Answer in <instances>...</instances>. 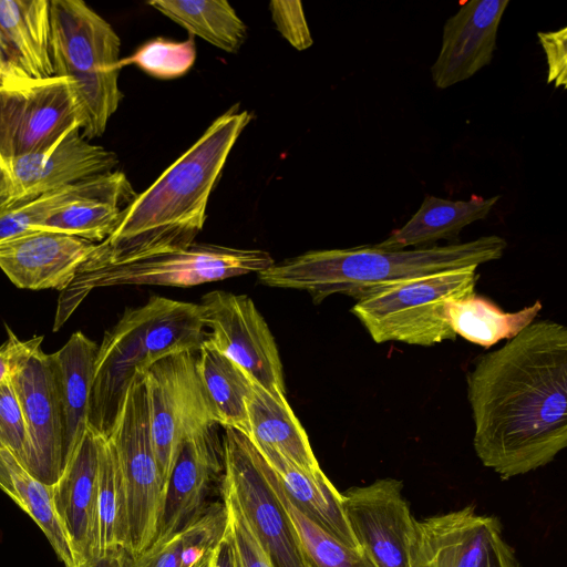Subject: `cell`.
<instances>
[{"label": "cell", "instance_id": "10", "mask_svg": "<svg viewBox=\"0 0 567 567\" xmlns=\"http://www.w3.org/2000/svg\"><path fill=\"white\" fill-rule=\"evenodd\" d=\"M81 124L74 83L66 76L0 86V159L49 150Z\"/></svg>", "mask_w": 567, "mask_h": 567}, {"label": "cell", "instance_id": "2", "mask_svg": "<svg viewBox=\"0 0 567 567\" xmlns=\"http://www.w3.org/2000/svg\"><path fill=\"white\" fill-rule=\"evenodd\" d=\"M252 118L231 106L123 209L113 233L80 268L120 265L181 250L195 243L209 196L238 137Z\"/></svg>", "mask_w": 567, "mask_h": 567}, {"label": "cell", "instance_id": "11", "mask_svg": "<svg viewBox=\"0 0 567 567\" xmlns=\"http://www.w3.org/2000/svg\"><path fill=\"white\" fill-rule=\"evenodd\" d=\"M206 340L257 384L286 395L282 363L275 338L255 302L224 290L205 293L198 303Z\"/></svg>", "mask_w": 567, "mask_h": 567}, {"label": "cell", "instance_id": "1", "mask_svg": "<svg viewBox=\"0 0 567 567\" xmlns=\"http://www.w3.org/2000/svg\"><path fill=\"white\" fill-rule=\"evenodd\" d=\"M482 464L503 480L543 467L567 446V329L533 321L477 358L466 375Z\"/></svg>", "mask_w": 567, "mask_h": 567}, {"label": "cell", "instance_id": "8", "mask_svg": "<svg viewBox=\"0 0 567 567\" xmlns=\"http://www.w3.org/2000/svg\"><path fill=\"white\" fill-rule=\"evenodd\" d=\"M221 486L236 498L271 567H307L295 528L275 493L266 461L244 434L225 429Z\"/></svg>", "mask_w": 567, "mask_h": 567}, {"label": "cell", "instance_id": "3", "mask_svg": "<svg viewBox=\"0 0 567 567\" xmlns=\"http://www.w3.org/2000/svg\"><path fill=\"white\" fill-rule=\"evenodd\" d=\"M506 247L504 238L488 235L411 249H384L377 244L320 249L274 262L257 275L265 286L308 292L316 305L332 295L357 301L414 278L478 268L502 258Z\"/></svg>", "mask_w": 567, "mask_h": 567}, {"label": "cell", "instance_id": "43", "mask_svg": "<svg viewBox=\"0 0 567 567\" xmlns=\"http://www.w3.org/2000/svg\"><path fill=\"white\" fill-rule=\"evenodd\" d=\"M482 567H522L514 549L499 536L495 539Z\"/></svg>", "mask_w": 567, "mask_h": 567}, {"label": "cell", "instance_id": "31", "mask_svg": "<svg viewBox=\"0 0 567 567\" xmlns=\"http://www.w3.org/2000/svg\"><path fill=\"white\" fill-rule=\"evenodd\" d=\"M128 523L124 484L110 439L100 436L96 496V556L127 548Z\"/></svg>", "mask_w": 567, "mask_h": 567}, {"label": "cell", "instance_id": "35", "mask_svg": "<svg viewBox=\"0 0 567 567\" xmlns=\"http://www.w3.org/2000/svg\"><path fill=\"white\" fill-rule=\"evenodd\" d=\"M86 179L33 199L0 206V245L23 234L38 230L42 221L82 192Z\"/></svg>", "mask_w": 567, "mask_h": 567}, {"label": "cell", "instance_id": "44", "mask_svg": "<svg viewBox=\"0 0 567 567\" xmlns=\"http://www.w3.org/2000/svg\"><path fill=\"white\" fill-rule=\"evenodd\" d=\"M214 567H238L233 544L226 530V526L215 547Z\"/></svg>", "mask_w": 567, "mask_h": 567}, {"label": "cell", "instance_id": "29", "mask_svg": "<svg viewBox=\"0 0 567 567\" xmlns=\"http://www.w3.org/2000/svg\"><path fill=\"white\" fill-rule=\"evenodd\" d=\"M148 6L179 24L192 35L236 53L247 38V27L225 0H153Z\"/></svg>", "mask_w": 567, "mask_h": 567}, {"label": "cell", "instance_id": "16", "mask_svg": "<svg viewBox=\"0 0 567 567\" xmlns=\"http://www.w3.org/2000/svg\"><path fill=\"white\" fill-rule=\"evenodd\" d=\"M223 471L221 444L218 445L213 429L194 433L179 443L152 545L171 538L209 507V494Z\"/></svg>", "mask_w": 567, "mask_h": 567}, {"label": "cell", "instance_id": "45", "mask_svg": "<svg viewBox=\"0 0 567 567\" xmlns=\"http://www.w3.org/2000/svg\"><path fill=\"white\" fill-rule=\"evenodd\" d=\"M124 549L115 548L102 555L91 557L76 567H125Z\"/></svg>", "mask_w": 567, "mask_h": 567}, {"label": "cell", "instance_id": "13", "mask_svg": "<svg viewBox=\"0 0 567 567\" xmlns=\"http://www.w3.org/2000/svg\"><path fill=\"white\" fill-rule=\"evenodd\" d=\"M402 491V481L385 477L341 493L350 528L377 567H409V547L416 519Z\"/></svg>", "mask_w": 567, "mask_h": 567}, {"label": "cell", "instance_id": "20", "mask_svg": "<svg viewBox=\"0 0 567 567\" xmlns=\"http://www.w3.org/2000/svg\"><path fill=\"white\" fill-rule=\"evenodd\" d=\"M99 444L100 436L87 427L60 478L51 486L76 566L96 556Z\"/></svg>", "mask_w": 567, "mask_h": 567}, {"label": "cell", "instance_id": "40", "mask_svg": "<svg viewBox=\"0 0 567 567\" xmlns=\"http://www.w3.org/2000/svg\"><path fill=\"white\" fill-rule=\"evenodd\" d=\"M8 338L0 346V385L12 381V378L27 364L30 358L41 348L43 336L29 340H20L6 326Z\"/></svg>", "mask_w": 567, "mask_h": 567}, {"label": "cell", "instance_id": "34", "mask_svg": "<svg viewBox=\"0 0 567 567\" xmlns=\"http://www.w3.org/2000/svg\"><path fill=\"white\" fill-rule=\"evenodd\" d=\"M226 526L223 502L212 503L193 523L163 543L152 545L138 555L124 549L125 567H182L185 548L193 540L209 534H221Z\"/></svg>", "mask_w": 567, "mask_h": 567}, {"label": "cell", "instance_id": "32", "mask_svg": "<svg viewBox=\"0 0 567 567\" xmlns=\"http://www.w3.org/2000/svg\"><path fill=\"white\" fill-rule=\"evenodd\" d=\"M266 472L295 528L307 567H377L361 549L343 545L303 515L267 462Z\"/></svg>", "mask_w": 567, "mask_h": 567}, {"label": "cell", "instance_id": "38", "mask_svg": "<svg viewBox=\"0 0 567 567\" xmlns=\"http://www.w3.org/2000/svg\"><path fill=\"white\" fill-rule=\"evenodd\" d=\"M271 19L279 33L297 50H306L313 39L298 0H272L269 3Z\"/></svg>", "mask_w": 567, "mask_h": 567}, {"label": "cell", "instance_id": "23", "mask_svg": "<svg viewBox=\"0 0 567 567\" xmlns=\"http://www.w3.org/2000/svg\"><path fill=\"white\" fill-rule=\"evenodd\" d=\"M256 449L277 474L289 499L303 515L343 545L361 549L347 520L341 493L322 471L309 473L271 449Z\"/></svg>", "mask_w": 567, "mask_h": 567}, {"label": "cell", "instance_id": "26", "mask_svg": "<svg viewBox=\"0 0 567 567\" xmlns=\"http://www.w3.org/2000/svg\"><path fill=\"white\" fill-rule=\"evenodd\" d=\"M0 32L31 79L54 75L50 0H0Z\"/></svg>", "mask_w": 567, "mask_h": 567}, {"label": "cell", "instance_id": "24", "mask_svg": "<svg viewBox=\"0 0 567 567\" xmlns=\"http://www.w3.org/2000/svg\"><path fill=\"white\" fill-rule=\"evenodd\" d=\"M247 411L248 439L256 447L271 449L306 472L322 471L287 396L275 395L252 382Z\"/></svg>", "mask_w": 567, "mask_h": 567}, {"label": "cell", "instance_id": "18", "mask_svg": "<svg viewBox=\"0 0 567 567\" xmlns=\"http://www.w3.org/2000/svg\"><path fill=\"white\" fill-rule=\"evenodd\" d=\"M509 0H471L460 4L443 25L441 49L431 65L433 83L447 89L488 65Z\"/></svg>", "mask_w": 567, "mask_h": 567}, {"label": "cell", "instance_id": "6", "mask_svg": "<svg viewBox=\"0 0 567 567\" xmlns=\"http://www.w3.org/2000/svg\"><path fill=\"white\" fill-rule=\"evenodd\" d=\"M476 267L414 278L357 300L351 312L378 344L430 347L456 334L447 316L451 301L475 295Z\"/></svg>", "mask_w": 567, "mask_h": 567}, {"label": "cell", "instance_id": "9", "mask_svg": "<svg viewBox=\"0 0 567 567\" xmlns=\"http://www.w3.org/2000/svg\"><path fill=\"white\" fill-rule=\"evenodd\" d=\"M144 382L154 453L166 485L179 443L218 423L197 372L196 352L155 362L145 372Z\"/></svg>", "mask_w": 567, "mask_h": 567}, {"label": "cell", "instance_id": "42", "mask_svg": "<svg viewBox=\"0 0 567 567\" xmlns=\"http://www.w3.org/2000/svg\"><path fill=\"white\" fill-rule=\"evenodd\" d=\"M32 80L21 68L14 52L0 32V86L19 85Z\"/></svg>", "mask_w": 567, "mask_h": 567}, {"label": "cell", "instance_id": "28", "mask_svg": "<svg viewBox=\"0 0 567 567\" xmlns=\"http://www.w3.org/2000/svg\"><path fill=\"white\" fill-rule=\"evenodd\" d=\"M196 368L217 423L248 437L247 401L254 381L207 340L197 351Z\"/></svg>", "mask_w": 567, "mask_h": 567}, {"label": "cell", "instance_id": "33", "mask_svg": "<svg viewBox=\"0 0 567 567\" xmlns=\"http://www.w3.org/2000/svg\"><path fill=\"white\" fill-rule=\"evenodd\" d=\"M13 501L39 525L65 567H76L72 549L56 514L52 487L32 477L24 468L12 476Z\"/></svg>", "mask_w": 567, "mask_h": 567}, {"label": "cell", "instance_id": "30", "mask_svg": "<svg viewBox=\"0 0 567 567\" xmlns=\"http://www.w3.org/2000/svg\"><path fill=\"white\" fill-rule=\"evenodd\" d=\"M540 300L516 312H504L486 299L474 295L451 301L447 316L453 331L470 342L489 348L502 339H511L532 323L542 310Z\"/></svg>", "mask_w": 567, "mask_h": 567}, {"label": "cell", "instance_id": "19", "mask_svg": "<svg viewBox=\"0 0 567 567\" xmlns=\"http://www.w3.org/2000/svg\"><path fill=\"white\" fill-rule=\"evenodd\" d=\"M95 247L80 237L33 230L0 245V268L19 288L62 291Z\"/></svg>", "mask_w": 567, "mask_h": 567}, {"label": "cell", "instance_id": "12", "mask_svg": "<svg viewBox=\"0 0 567 567\" xmlns=\"http://www.w3.org/2000/svg\"><path fill=\"white\" fill-rule=\"evenodd\" d=\"M117 164L114 152L90 143L76 125L49 150L0 159V206L114 171Z\"/></svg>", "mask_w": 567, "mask_h": 567}, {"label": "cell", "instance_id": "41", "mask_svg": "<svg viewBox=\"0 0 567 567\" xmlns=\"http://www.w3.org/2000/svg\"><path fill=\"white\" fill-rule=\"evenodd\" d=\"M548 65L547 83L555 87L567 86V28L563 27L556 31L537 32Z\"/></svg>", "mask_w": 567, "mask_h": 567}, {"label": "cell", "instance_id": "17", "mask_svg": "<svg viewBox=\"0 0 567 567\" xmlns=\"http://www.w3.org/2000/svg\"><path fill=\"white\" fill-rule=\"evenodd\" d=\"M499 536L498 518L473 506L415 520L409 567H482Z\"/></svg>", "mask_w": 567, "mask_h": 567}, {"label": "cell", "instance_id": "21", "mask_svg": "<svg viewBox=\"0 0 567 567\" xmlns=\"http://www.w3.org/2000/svg\"><path fill=\"white\" fill-rule=\"evenodd\" d=\"M136 196L127 176L120 169L89 177L82 192L42 221L38 230L99 244L113 233L121 213Z\"/></svg>", "mask_w": 567, "mask_h": 567}, {"label": "cell", "instance_id": "5", "mask_svg": "<svg viewBox=\"0 0 567 567\" xmlns=\"http://www.w3.org/2000/svg\"><path fill=\"white\" fill-rule=\"evenodd\" d=\"M274 262L270 254L261 249L194 243L181 250L131 262L79 268L70 285L61 291L53 331H58L65 323L94 288L121 285L184 288L250 272L258 274Z\"/></svg>", "mask_w": 567, "mask_h": 567}, {"label": "cell", "instance_id": "25", "mask_svg": "<svg viewBox=\"0 0 567 567\" xmlns=\"http://www.w3.org/2000/svg\"><path fill=\"white\" fill-rule=\"evenodd\" d=\"M499 198L472 194L467 200H450L426 194L416 213L377 246L408 249L434 246L442 239L455 240L464 227L488 216Z\"/></svg>", "mask_w": 567, "mask_h": 567}, {"label": "cell", "instance_id": "4", "mask_svg": "<svg viewBox=\"0 0 567 567\" xmlns=\"http://www.w3.org/2000/svg\"><path fill=\"white\" fill-rule=\"evenodd\" d=\"M50 18L54 75L74 83L81 133L90 141L103 135L123 99L118 85L121 39L82 0H51Z\"/></svg>", "mask_w": 567, "mask_h": 567}, {"label": "cell", "instance_id": "15", "mask_svg": "<svg viewBox=\"0 0 567 567\" xmlns=\"http://www.w3.org/2000/svg\"><path fill=\"white\" fill-rule=\"evenodd\" d=\"M146 315L145 303L126 309L99 346L89 427L102 437L110 436L131 383L150 368L143 343Z\"/></svg>", "mask_w": 567, "mask_h": 567}, {"label": "cell", "instance_id": "27", "mask_svg": "<svg viewBox=\"0 0 567 567\" xmlns=\"http://www.w3.org/2000/svg\"><path fill=\"white\" fill-rule=\"evenodd\" d=\"M143 343L148 367L182 352H197L206 340L199 305L161 296L145 303Z\"/></svg>", "mask_w": 567, "mask_h": 567}, {"label": "cell", "instance_id": "22", "mask_svg": "<svg viewBox=\"0 0 567 567\" xmlns=\"http://www.w3.org/2000/svg\"><path fill=\"white\" fill-rule=\"evenodd\" d=\"M97 350L93 340L75 331L60 350L50 354L63 415L64 467L89 427Z\"/></svg>", "mask_w": 567, "mask_h": 567}, {"label": "cell", "instance_id": "14", "mask_svg": "<svg viewBox=\"0 0 567 567\" xmlns=\"http://www.w3.org/2000/svg\"><path fill=\"white\" fill-rule=\"evenodd\" d=\"M25 426L21 466L52 486L64 468L63 415L50 354L42 349L12 378Z\"/></svg>", "mask_w": 567, "mask_h": 567}, {"label": "cell", "instance_id": "36", "mask_svg": "<svg viewBox=\"0 0 567 567\" xmlns=\"http://www.w3.org/2000/svg\"><path fill=\"white\" fill-rule=\"evenodd\" d=\"M194 39L184 42L156 38L140 47L130 58L120 61L121 68L135 64L158 79H174L186 74L194 65Z\"/></svg>", "mask_w": 567, "mask_h": 567}, {"label": "cell", "instance_id": "7", "mask_svg": "<svg viewBox=\"0 0 567 567\" xmlns=\"http://www.w3.org/2000/svg\"><path fill=\"white\" fill-rule=\"evenodd\" d=\"M107 439L114 446L126 495V550L138 555L155 539L165 489L152 442L144 375L131 383Z\"/></svg>", "mask_w": 567, "mask_h": 567}, {"label": "cell", "instance_id": "46", "mask_svg": "<svg viewBox=\"0 0 567 567\" xmlns=\"http://www.w3.org/2000/svg\"><path fill=\"white\" fill-rule=\"evenodd\" d=\"M215 547L207 549L192 567H214Z\"/></svg>", "mask_w": 567, "mask_h": 567}, {"label": "cell", "instance_id": "37", "mask_svg": "<svg viewBox=\"0 0 567 567\" xmlns=\"http://www.w3.org/2000/svg\"><path fill=\"white\" fill-rule=\"evenodd\" d=\"M220 494L238 567H271L234 495L220 483Z\"/></svg>", "mask_w": 567, "mask_h": 567}, {"label": "cell", "instance_id": "39", "mask_svg": "<svg viewBox=\"0 0 567 567\" xmlns=\"http://www.w3.org/2000/svg\"><path fill=\"white\" fill-rule=\"evenodd\" d=\"M0 437L21 462L25 445V426L12 381L0 385Z\"/></svg>", "mask_w": 567, "mask_h": 567}]
</instances>
